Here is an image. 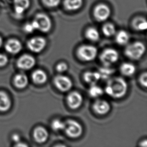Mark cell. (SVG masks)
Segmentation results:
<instances>
[{"mask_svg":"<svg viewBox=\"0 0 147 147\" xmlns=\"http://www.w3.org/2000/svg\"><path fill=\"white\" fill-rule=\"evenodd\" d=\"M127 84L121 77L109 78L105 86V93L108 96L115 99H119L125 96L127 91Z\"/></svg>","mask_w":147,"mask_h":147,"instance_id":"1","label":"cell"},{"mask_svg":"<svg viewBox=\"0 0 147 147\" xmlns=\"http://www.w3.org/2000/svg\"><path fill=\"white\" fill-rule=\"evenodd\" d=\"M146 51L145 45L142 42H133L128 45L125 49V54L130 59L137 60L143 56Z\"/></svg>","mask_w":147,"mask_h":147,"instance_id":"2","label":"cell"},{"mask_svg":"<svg viewBox=\"0 0 147 147\" xmlns=\"http://www.w3.org/2000/svg\"><path fill=\"white\" fill-rule=\"evenodd\" d=\"M64 122L63 131L68 137L76 139L82 136L83 128L80 123L72 119H68Z\"/></svg>","mask_w":147,"mask_h":147,"instance_id":"3","label":"cell"},{"mask_svg":"<svg viewBox=\"0 0 147 147\" xmlns=\"http://www.w3.org/2000/svg\"><path fill=\"white\" fill-rule=\"evenodd\" d=\"M77 55L82 61L86 62L94 60L97 56L98 51L95 46L90 45H83L77 50Z\"/></svg>","mask_w":147,"mask_h":147,"instance_id":"4","label":"cell"},{"mask_svg":"<svg viewBox=\"0 0 147 147\" xmlns=\"http://www.w3.org/2000/svg\"><path fill=\"white\" fill-rule=\"evenodd\" d=\"M100 60L105 66H110L117 61L119 58L118 52L113 48H107L101 52Z\"/></svg>","mask_w":147,"mask_h":147,"instance_id":"5","label":"cell"},{"mask_svg":"<svg viewBox=\"0 0 147 147\" xmlns=\"http://www.w3.org/2000/svg\"><path fill=\"white\" fill-rule=\"evenodd\" d=\"M54 84L58 90L61 92H67L71 90L73 84L71 79L63 75H57L53 80Z\"/></svg>","mask_w":147,"mask_h":147,"instance_id":"6","label":"cell"},{"mask_svg":"<svg viewBox=\"0 0 147 147\" xmlns=\"http://www.w3.org/2000/svg\"><path fill=\"white\" fill-rule=\"evenodd\" d=\"M37 24L38 30L43 33H47L52 27L51 20L46 14L39 13L36 15L34 20Z\"/></svg>","mask_w":147,"mask_h":147,"instance_id":"7","label":"cell"},{"mask_svg":"<svg viewBox=\"0 0 147 147\" xmlns=\"http://www.w3.org/2000/svg\"><path fill=\"white\" fill-rule=\"evenodd\" d=\"M111 11L109 6L100 4L96 6L94 10V18L98 22H105L109 18Z\"/></svg>","mask_w":147,"mask_h":147,"instance_id":"8","label":"cell"},{"mask_svg":"<svg viewBox=\"0 0 147 147\" xmlns=\"http://www.w3.org/2000/svg\"><path fill=\"white\" fill-rule=\"evenodd\" d=\"M47 41L42 37H35L29 40L27 43L29 49L35 53H39L45 48Z\"/></svg>","mask_w":147,"mask_h":147,"instance_id":"9","label":"cell"},{"mask_svg":"<svg viewBox=\"0 0 147 147\" xmlns=\"http://www.w3.org/2000/svg\"><path fill=\"white\" fill-rule=\"evenodd\" d=\"M83 97L80 92L74 91L70 92L66 98L68 106L72 109L80 108L83 102Z\"/></svg>","mask_w":147,"mask_h":147,"instance_id":"10","label":"cell"},{"mask_svg":"<svg viewBox=\"0 0 147 147\" xmlns=\"http://www.w3.org/2000/svg\"><path fill=\"white\" fill-rule=\"evenodd\" d=\"M94 111L99 115L107 114L111 109L109 102L104 99H98L94 102L92 105Z\"/></svg>","mask_w":147,"mask_h":147,"instance_id":"11","label":"cell"},{"mask_svg":"<svg viewBox=\"0 0 147 147\" xmlns=\"http://www.w3.org/2000/svg\"><path fill=\"white\" fill-rule=\"evenodd\" d=\"M35 63V59L32 56L25 54L19 59L17 65L21 69L29 70L34 67Z\"/></svg>","mask_w":147,"mask_h":147,"instance_id":"12","label":"cell"},{"mask_svg":"<svg viewBox=\"0 0 147 147\" xmlns=\"http://www.w3.org/2000/svg\"><path fill=\"white\" fill-rule=\"evenodd\" d=\"M33 136L36 142L39 144L44 143L48 140L49 133L45 127L40 126L34 129Z\"/></svg>","mask_w":147,"mask_h":147,"instance_id":"13","label":"cell"},{"mask_svg":"<svg viewBox=\"0 0 147 147\" xmlns=\"http://www.w3.org/2000/svg\"><path fill=\"white\" fill-rule=\"evenodd\" d=\"M22 46L19 40L12 39L7 42L5 49L10 53L15 54L19 53L22 49Z\"/></svg>","mask_w":147,"mask_h":147,"instance_id":"14","label":"cell"},{"mask_svg":"<svg viewBox=\"0 0 147 147\" xmlns=\"http://www.w3.org/2000/svg\"><path fill=\"white\" fill-rule=\"evenodd\" d=\"M14 9L17 15H22L30 6V0H14Z\"/></svg>","mask_w":147,"mask_h":147,"instance_id":"15","label":"cell"},{"mask_svg":"<svg viewBox=\"0 0 147 147\" xmlns=\"http://www.w3.org/2000/svg\"><path fill=\"white\" fill-rule=\"evenodd\" d=\"M84 80L87 84L90 86L96 84L99 80L101 79L100 75L99 72L86 71L84 74Z\"/></svg>","mask_w":147,"mask_h":147,"instance_id":"16","label":"cell"},{"mask_svg":"<svg viewBox=\"0 0 147 147\" xmlns=\"http://www.w3.org/2000/svg\"><path fill=\"white\" fill-rule=\"evenodd\" d=\"M32 78L34 83L37 84H45L47 80V76L46 72L41 69L36 70L33 72Z\"/></svg>","mask_w":147,"mask_h":147,"instance_id":"17","label":"cell"},{"mask_svg":"<svg viewBox=\"0 0 147 147\" xmlns=\"http://www.w3.org/2000/svg\"><path fill=\"white\" fill-rule=\"evenodd\" d=\"M63 5L66 10L74 11L82 8L83 0H64Z\"/></svg>","mask_w":147,"mask_h":147,"instance_id":"18","label":"cell"},{"mask_svg":"<svg viewBox=\"0 0 147 147\" xmlns=\"http://www.w3.org/2000/svg\"><path fill=\"white\" fill-rule=\"evenodd\" d=\"M11 106V101L8 94L5 92H0V111H7Z\"/></svg>","mask_w":147,"mask_h":147,"instance_id":"19","label":"cell"},{"mask_svg":"<svg viewBox=\"0 0 147 147\" xmlns=\"http://www.w3.org/2000/svg\"><path fill=\"white\" fill-rule=\"evenodd\" d=\"M120 71L124 76H131L135 73V66L131 63L125 62L120 66Z\"/></svg>","mask_w":147,"mask_h":147,"instance_id":"20","label":"cell"},{"mask_svg":"<svg viewBox=\"0 0 147 147\" xmlns=\"http://www.w3.org/2000/svg\"><path fill=\"white\" fill-rule=\"evenodd\" d=\"M131 25L137 31H141L147 29V21L143 17H139L135 18L132 21Z\"/></svg>","mask_w":147,"mask_h":147,"instance_id":"21","label":"cell"},{"mask_svg":"<svg viewBox=\"0 0 147 147\" xmlns=\"http://www.w3.org/2000/svg\"><path fill=\"white\" fill-rule=\"evenodd\" d=\"M29 82L27 76L24 74H18L14 78V84L17 88H24L27 86Z\"/></svg>","mask_w":147,"mask_h":147,"instance_id":"22","label":"cell"},{"mask_svg":"<svg viewBox=\"0 0 147 147\" xmlns=\"http://www.w3.org/2000/svg\"><path fill=\"white\" fill-rule=\"evenodd\" d=\"M129 40V34L125 30H121L116 34L115 41L120 45H126Z\"/></svg>","mask_w":147,"mask_h":147,"instance_id":"23","label":"cell"},{"mask_svg":"<svg viewBox=\"0 0 147 147\" xmlns=\"http://www.w3.org/2000/svg\"><path fill=\"white\" fill-rule=\"evenodd\" d=\"M85 36L88 40L96 42L99 39V33L96 28L90 27L86 30Z\"/></svg>","mask_w":147,"mask_h":147,"instance_id":"24","label":"cell"},{"mask_svg":"<svg viewBox=\"0 0 147 147\" xmlns=\"http://www.w3.org/2000/svg\"><path fill=\"white\" fill-rule=\"evenodd\" d=\"M88 94L92 98H98L101 96L103 94V90L102 88L96 84L91 85L88 90Z\"/></svg>","mask_w":147,"mask_h":147,"instance_id":"25","label":"cell"},{"mask_svg":"<svg viewBox=\"0 0 147 147\" xmlns=\"http://www.w3.org/2000/svg\"><path fill=\"white\" fill-rule=\"evenodd\" d=\"M103 34L107 37H111L115 34V26L111 23H106L102 28Z\"/></svg>","mask_w":147,"mask_h":147,"instance_id":"26","label":"cell"},{"mask_svg":"<svg viewBox=\"0 0 147 147\" xmlns=\"http://www.w3.org/2000/svg\"><path fill=\"white\" fill-rule=\"evenodd\" d=\"M109 66H105V67L100 69L99 73L100 75L101 79L107 80L115 72V70L112 68H110Z\"/></svg>","mask_w":147,"mask_h":147,"instance_id":"27","label":"cell"},{"mask_svg":"<svg viewBox=\"0 0 147 147\" xmlns=\"http://www.w3.org/2000/svg\"><path fill=\"white\" fill-rule=\"evenodd\" d=\"M51 127L55 131H63L64 122L59 119H55L51 123Z\"/></svg>","mask_w":147,"mask_h":147,"instance_id":"28","label":"cell"},{"mask_svg":"<svg viewBox=\"0 0 147 147\" xmlns=\"http://www.w3.org/2000/svg\"><path fill=\"white\" fill-rule=\"evenodd\" d=\"M45 6L49 8H55L59 6L61 0H42Z\"/></svg>","mask_w":147,"mask_h":147,"instance_id":"29","label":"cell"},{"mask_svg":"<svg viewBox=\"0 0 147 147\" xmlns=\"http://www.w3.org/2000/svg\"><path fill=\"white\" fill-rule=\"evenodd\" d=\"M68 68V66L67 64L65 62H60L58 64L56 67V69L59 73H63L66 71Z\"/></svg>","mask_w":147,"mask_h":147,"instance_id":"30","label":"cell"},{"mask_svg":"<svg viewBox=\"0 0 147 147\" xmlns=\"http://www.w3.org/2000/svg\"><path fill=\"white\" fill-rule=\"evenodd\" d=\"M140 82L145 88L147 86V74L146 72L141 74L140 77Z\"/></svg>","mask_w":147,"mask_h":147,"instance_id":"31","label":"cell"},{"mask_svg":"<svg viewBox=\"0 0 147 147\" xmlns=\"http://www.w3.org/2000/svg\"><path fill=\"white\" fill-rule=\"evenodd\" d=\"M24 30L27 33H31L32 32H34V31H35L36 29L35 28L34 25L32 22L31 23H28V24H26L24 27Z\"/></svg>","mask_w":147,"mask_h":147,"instance_id":"32","label":"cell"},{"mask_svg":"<svg viewBox=\"0 0 147 147\" xmlns=\"http://www.w3.org/2000/svg\"><path fill=\"white\" fill-rule=\"evenodd\" d=\"M8 62V58L7 56L0 54V67L6 65Z\"/></svg>","mask_w":147,"mask_h":147,"instance_id":"33","label":"cell"},{"mask_svg":"<svg viewBox=\"0 0 147 147\" xmlns=\"http://www.w3.org/2000/svg\"><path fill=\"white\" fill-rule=\"evenodd\" d=\"M12 140L16 143H19L20 141V136L18 134H14L12 136Z\"/></svg>","mask_w":147,"mask_h":147,"instance_id":"34","label":"cell"},{"mask_svg":"<svg viewBox=\"0 0 147 147\" xmlns=\"http://www.w3.org/2000/svg\"><path fill=\"white\" fill-rule=\"evenodd\" d=\"M140 146L143 147H147V141L146 140H144L141 143H140Z\"/></svg>","mask_w":147,"mask_h":147,"instance_id":"35","label":"cell"},{"mask_svg":"<svg viewBox=\"0 0 147 147\" xmlns=\"http://www.w3.org/2000/svg\"><path fill=\"white\" fill-rule=\"evenodd\" d=\"M18 143V144H17V145H16V146H18V147H19V146H24V147L27 146V145H26V144H20L19 142Z\"/></svg>","mask_w":147,"mask_h":147,"instance_id":"36","label":"cell"},{"mask_svg":"<svg viewBox=\"0 0 147 147\" xmlns=\"http://www.w3.org/2000/svg\"><path fill=\"white\" fill-rule=\"evenodd\" d=\"M2 44H3V40H2V38L0 37V48L1 47Z\"/></svg>","mask_w":147,"mask_h":147,"instance_id":"37","label":"cell"}]
</instances>
